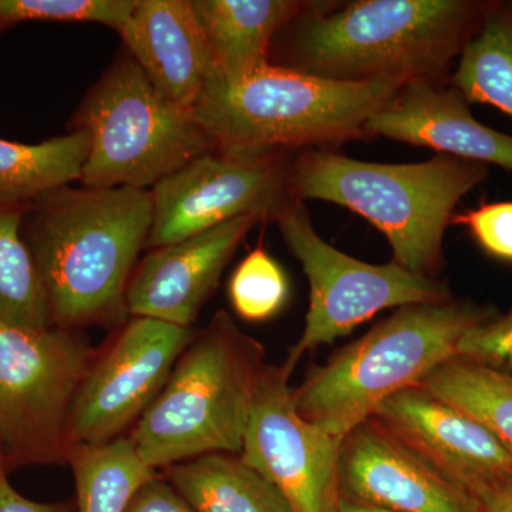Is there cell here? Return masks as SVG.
Listing matches in <instances>:
<instances>
[{"label": "cell", "mask_w": 512, "mask_h": 512, "mask_svg": "<svg viewBox=\"0 0 512 512\" xmlns=\"http://www.w3.org/2000/svg\"><path fill=\"white\" fill-rule=\"evenodd\" d=\"M477 0L309 2L269 63L335 82H444L483 18Z\"/></svg>", "instance_id": "6da1fadb"}, {"label": "cell", "mask_w": 512, "mask_h": 512, "mask_svg": "<svg viewBox=\"0 0 512 512\" xmlns=\"http://www.w3.org/2000/svg\"><path fill=\"white\" fill-rule=\"evenodd\" d=\"M153 192L57 188L29 205L22 237L45 285L53 325L126 316V291L153 227Z\"/></svg>", "instance_id": "7a4b0ae2"}, {"label": "cell", "mask_w": 512, "mask_h": 512, "mask_svg": "<svg viewBox=\"0 0 512 512\" xmlns=\"http://www.w3.org/2000/svg\"><path fill=\"white\" fill-rule=\"evenodd\" d=\"M487 177V165L446 154L423 163L380 164L306 148L293 154L291 192L302 202H333L362 215L389 241L393 262L436 278L458 202Z\"/></svg>", "instance_id": "3957f363"}, {"label": "cell", "mask_w": 512, "mask_h": 512, "mask_svg": "<svg viewBox=\"0 0 512 512\" xmlns=\"http://www.w3.org/2000/svg\"><path fill=\"white\" fill-rule=\"evenodd\" d=\"M266 367L265 350L220 311L195 335L131 434L146 466L239 454Z\"/></svg>", "instance_id": "277c9868"}, {"label": "cell", "mask_w": 512, "mask_h": 512, "mask_svg": "<svg viewBox=\"0 0 512 512\" xmlns=\"http://www.w3.org/2000/svg\"><path fill=\"white\" fill-rule=\"evenodd\" d=\"M400 87L335 82L266 63L237 83L217 70L192 110L218 148L296 153L372 137L367 121Z\"/></svg>", "instance_id": "5b68a950"}, {"label": "cell", "mask_w": 512, "mask_h": 512, "mask_svg": "<svg viewBox=\"0 0 512 512\" xmlns=\"http://www.w3.org/2000/svg\"><path fill=\"white\" fill-rule=\"evenodd\" d=\"M494 315L490 306L456 299L403 306L312 369L292 390L296 410L345 439L384 400L456 356L468 330Z\"/></svg>", "instance_id": "8992f818"}, {"label": "cell", "mask_w": 512, "mask_h": 512, "mask_svg": "<svg viewBox=\"0 0 512 512\" xmlns=\"http://www.w3.org/2000/svg\"><path fill=\"white\" fill-rule=\"evenodd\" d=\"M87 131V188L153 190L164 178L215 150L194 110L164 96L120 49L74 111L69 130Z\"/></svg>", "instance_id": "52a82bcc"}, {"label": "cell", "mask_w": 512, "mask_h": 512, "mask_svg": "<svg viewBox=\"0 0 512 512\" xmlns=\"http://www.w3.org/2000/svg\"><path fill=\"white\" fill-rule=\"evenodd\" d=\"M275 222L311 288L301 339L284 362L292 372L306 352L349 335L384 309L454 299L446 282L413 274L393 261L367 264L332 247L319 237L305 204L296 198Z\"/></svg>", "instance_id": "ba28073f"}, {"label": "cell", "mask_w": 512, "mask_h": 512, "mask_svg": "<svg viewBox=\"0 0 512 512\" xmlns=\"http://www.w3.org/2000/svg\"><path fill=\"white\" fill-rule=\"evenodd\" d=\"M93 359L67 329L0 322V446L9 466L64 460L70 409Z\"/></svg>", "instance_id": "9c48e42d"}, {"label": "cell", "mask_w": 512, "mask_h": 512, "mask_svg": "<svg viewBox=\"0 0 512 512\" xmlns=\"http://www.w3.org/2000/svg\"><path fill=\"white\" fill-rule=\"evenodd\" d=\"M293 154L215 148L164 178L153 192L146 248L183 241L245 215L276 220L293 198Z\"/></svg>", "instance_id": "30bf717a"}, {"label": "cell", "mask_w": 512, "mask_h": 512, "mask_svg": "<svg viewBox=\"0 0 512 512\" xmlns=\"http://www.w3.org/2000/svg\"><path fill=\"white\" fill-rule=\"evenodd\" d=\"M197 333L163 320L134 318L93 362L74 397L67 448L101 446L146 413Z\"/></svg>", "instance_id": "8fae6325"}, {"label": "cell", "mask_w": 512, "mask_h": 512, "mask_svg": "<svg viewBox=\"0 0 512 512\" xmlns=\"http://www.w3.org/2000/svg\"><path fill=\"white\" fill-rule=\"evenodd\" d=\"M291 375L284 363L266 367L239 457L284 494L293 512H336L345 439L298 413Z\"/></svg>", "instance_id": "7c38bea8"}, {"label": "cell", "mask_w": 512, "mask_h": 512, "mask_svg": "<svg viewBox=\"0 0 512 512\" xmlns=\"http://www.w3.org/2000/svg\"><path fill=\"white\" fill-rule=\"evenodd\" d=\"M370 417L478 503L512 478V454L497 437L423 387L400 390Z\"/></svg>", "instance_id": "4fadbf2b"}, {"label": "cell", "mask_w": 512, "mask_h": 512, "mask_svg": "<svg viewBox=\"0 0 512 512\" xmlns=\"http://www.w3.org/2000/svg\"><path fill=\"white\" fill-rule=\"evenodd\" d=\"M339 490L340 497L393 512H481L478 501L372 417L343 440Z\"/></svg>", "instance_id": "5bb4252c"}, {"label": "cell", "mask_w": 512, "mask_h": 512, "mask_svg": "<svg viewBox=\"0 0 512 512\" xmlns=\"http://www.w3.org/2000/svg\"><path fill=\"white\" fill-rule=\"evenodd\" d=\"M262 222L266 221L259 215H245L183 241L151 249L128 282L127 312L191 328L220 284L239 244Z\"/></svg>", "instance_id": "9a60e30c"}, {"label": "cell", "mask_w": 512, "mask_h": 512, "mask_svg": "<svg viewBox=\"0 0 512 512\" xmlns=\"http://www.w3.org/2000/svg\"><path fill=\"white\" fill-rule=\"evenodd\" d=\"M366 127L372 137L392 138L512 171V136L481 124L453 84H404Z\"/></svg>", "instance_id": "2e32d148"}, {"label": "cell", "mask_w": 512, "mask_h": 512, "mask_svg": "<svg viewBox=\"0 0 512 512\" xmlns=\"http://www.w3.org/2000/svg\"><path fill=\"white\" fill-rule=\"evenodd\" d=\"M119 35L167 99L194 109L217 64L191 0H137Z\"/></svg>", "instance_id": "e0dca14e"}, {"label": "cell", "mask_w": 512, "mask_h": 512, "mask_svg": "<svg viewBox=\"0 0 512 512\" xmlns=\"http://www.w3.org/2000/svg\"><path fill=\"white\" fill-rule=\"evenodd\" d=\"M309 2L305 0H191L218 74L228 83L269 63L272 43Z\"/></svg>", "instance_id": "ac0fdd59"}, {"label": "cell", "mask_w": 512, "mask_h": 512, "mask_svg": "<svg viewBox=\"0 0 512 512\" xmlns=\"http://www.w3.org/2000/svg\"><path fill=\"white\" fill-rule=\"evenodd\" d=\"M170 478L195 512H293L274 484L234 454H205L175 464Z\"/></svg>", "instance_id": "d6986e66"}, {"label": "cell", "mask_w": 512, "mask_h": 512, "mask_svg": "<svg viewBox=\"0 0 512 512\" xmlns=\"http://www.w3.org/2000/svg\"><path fill=\"white\" fill-rule=\"evenodd\" d=\"M89 150V134L80 128L37 144L0 138V207L29 205L82 180Z\"/></svg>", "instance_id": "ffe728a7"}, {"label": "cell", "mask_w": 512, "mask_h": 512, "mask_svg": "<svg viewBox=\"0 0 512 512\" xmlns=\"http://www.w3.org/2000/svg\"><path fill=\"white\" fill-rule=\"evenodd\" d=\"M451 84L468 103L491 104L512 119V0L485 3L480 26L458 57Z\"/></svg>", "instance_id": "44dd1931"}, {"label": "cell", "mask_w": 512, "mask_h": 512, "mask_svg": "<svg viewBox=\"0 0 512 512\" xmlns=\"http://www.w3.org/2000/svg\"><path fill=\"white\" fill-rule=\"evenodd\" d=\"M416 386L483 424L512 454V376L454 356Z\"/></svg>", "instance_id": "7402d4cb"}, {"label": "cell", "mask_w": 512, "mask_h": 512, "mask_svg": "<svg viewBox=\"0 0 512 512\" xmlns=\"http://www.w3.org/2000/svg\"><path fill=\"white\" fill-rule=\"evenodd\" d=\"M64 460L73 468L79 512H126L138 488L156 477L133 441L123 437L101 446L67 448Z\"/></svg>", "instance_id": "603a6c76"}, {"label": "cell", "mask_w": 512, "mask_h": 512, "mask_svg": "<svg viewBox=\"0 0 512 512\" xmlns=\"http://www.w3.org/2000/svg\"><path fill=\"white\" fill-rule=\"evenodd\" d=\"M29 205L0 207V322L45 330L53 326L49 298L22 237Z\"/></svg>", "instance_id": "cb8c5ba5"}, {"label": "cell", "mask_w": 512, "mask_h": 512, "mask_svg": "<svg viewBox=\"0 0 512 512\" xmlns=\"http://www.w3.org/2000/svg\"><path fill=\"white\" fill-rule=\"evenodd\" d=\"M228 293L241 318L262 322L284 308L289 282L281 265L264 248L256 247L232 272Z\"/></svg>", "instance_id": "d4e9b609"}, {"label": "cell", "mask_w": 512, "mask_h": 512, "mask_svg": "<svg viewBox=\"0 0 512 512\" xmlns=\"http://www.w3.org/2000/svg\"><path fill=\"white\" fill-rule=\"evenodd\" d=\"M137 0H0V33L25 22L99 23L117 33Z\"/></svg>", "instance_id": "484cf974"}, {"label": "cell", "mask_w": 512, "mask_h": 512, "mask_svg": "<svg viewBox=\"0 0 512 512\" xmlns=\"http://www.w3.org/2000/svg\"><path fill=\"white\" fill-rule=\"evenodd\" d=\"M456 356L512 376V305L503 315L495 313L468 330Z\"/></svg>", "instance_id": "4316f807"}, {"label": "cell", "mask_w": 512, "mask_h": 512, "mask_svg": "<svg viewBox=\"0 0 512 512\" xmlns=\"http://www.w3.org/2000/svg\"><path fill=\"white\" fill-rule=\"evenodd\" d=\"M451 224L466 227L488 255L512 261V202L484 204L454 214Z\"/></svg>", "instance_id": "83f0119b"}, {"label": "cell", "mask_w": 512, "mask_h": 512, "mask_svg": "<svg viewBox=\"0 0 512 512\" xmlns=\"http://www.w3.org/2000/svg\"><path fill=\"white\" fill-rule=\"evenodd\" d=\"M126 512H195L170 484L153 477L138 488Z\"/></svg>", "instance_id": "f1b7e54d"}, {"label": "cell", "mask_w": 512, "mask_h": 512, "mask_svg": "<svg viewBox=\"0 0 512 512\" xmlns=\"http://www.w3.org/2000/svg\"><path fill=\"white\" fill-rule=\"evenodd\" d=\"M0 512H66V508L56 504H42L30 501L20 495L8 478L0 481Z\"/></svg>", "instance_id": "f546056e"}, {"label": "cell", "mask_w": 512, "mask_h": 512, "mask_svg": "<svg viewBox=\"0 0 512 512\" xmlns=\"http://www.w3.org/2000/svg\"><path fill=\"white\" fill-rule=\"evenodd\" d=\"M480 505L481 512H512V478L485 495Z\"/></svg>", "instance_id": "4dcf8cb0"}, {"label": "cell", "mask_w": 512, "mask_h": 512, "mask_svg": "<svg viewBox=\"0 0 512 512\" xmlns=\"http://www.w3.org/2000/svg\"><path fill=\"white\" fill-rule=\"evenodd\" d=\"M336 512H393L382 510V508L370 507V505L356 503L348 498L340 497L338 510Z\"/></svg>", "instance_id": "1f68e13d"}, {"label": "cell", "mask_w": 512, "mask_h": 512, "mask_svg": "<svg viewBox=\"0 0 512 512\" xmlns=\"http://www.w3.org/2000/svg\"><path fill=\"white\" fill-rule=\"evenodd\" d=\"M8 467V458H6L5 453H3V448L0 446V481L8 478L6 477V471H8Z\"/></svg>", "instance_id": "d6a6232c"}]
</instances>
